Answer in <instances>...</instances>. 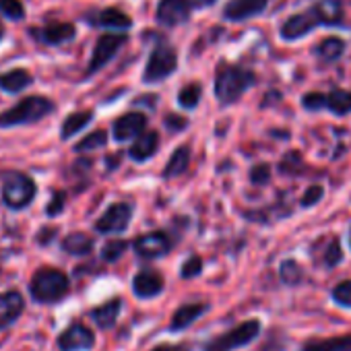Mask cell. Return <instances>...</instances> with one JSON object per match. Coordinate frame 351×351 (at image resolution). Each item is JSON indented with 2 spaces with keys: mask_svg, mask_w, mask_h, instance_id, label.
Returning a JSON list of instances; mask_svg holds the SVG:
<instances>
[{
  "mask_svg": "<svg viewBox=\"0 0 351 351\" xmlns=\"http://www.w3.org/2000/svg\"><path fill=\"white\" fill-rule=\"evenodd\" d=\"M256 75L238 64H223L215 75V97L221 106L236 104L252 85Z\"/></svg>",
  "mask_w": 351,
  "mask_h": 351,
  "instance_id": "6da1fadb",
  "label": "cell"
},
{
  "mask_svg": "<svg viewBox=\"0 0 351 351\" xmlns=\"http://www.w3.org/2000/svg\"><path fill=\"white\" fill-rule=\"evenodd\" d=\"M71 291L69 275L54 267H42L36 271L29 283V295L38 304H58Z\"/></svg>",
  "mask_w": 351,
  "mask_h": 351,
  "instance_id": "7a4b0ae2",
  "label": "cell"
},
{
  "mask_svg": "<svg viewBox=\"0 0 351 351\" xmlns=\"http://www.w3.org/2000/svg\"><path fill=\"white\" fill-rule=\"evenodd\" d=\"M56 104L44 95H29L23 97L19 104L9 108L0 114V128H13V126H25L44 120L46 116L54 114Z\"/></svg>",
  "mask_w": 351,
  "mask_h": 351,
  "instance_id": "3957f363",
  "label": "cell"
},
{
  "mask_svg": "<svg viewBox=\"0 0 351 351\" xmlns=\"http://www.w3.org/2000/svg\"><path fill=\"white\" fill-rule=\"evenodd\" d=\"M38 195V186L32 176L9 169L3 173V184H0V197L7 209L11 211H23L27 209Z\"/></svg>",
  "mask_w": 351,
  "mask_h": 351,
  "instance_id": "277c9868",
  "label": "cell"
},
{
  "mask_svg": "<svg viewBox=\"0 0 351 351\" xmlns=\"http://www.w3.org/2000/svg\"><path fill=\"white\" fill-rule=\"evenodd\" d=\"M176 69H178V52H176L169 44L161 42L153 48V52L145 64L143 83L153 85V83L165 81L169 75L176 73Z\"/></svg>",
  "mask_w": 351,
  "mask_h": 351,
  "instance_id": "5b68a950",
  "label": "cell"
},
{
  "mask_svg": "<svg viewBox=\"0 0 351 351\" xmlns=\"http://www.w3.org/2000/svg\"><path fill=\"white\" fill-rule=\"evenodd\" d=\"M261 320L252 318V320H244L242 324L230 328L228 332H223L221 337L211 339L209 343H205V351H234L240 349L244 345H250L258 335H261Z\"/></svg>",
  "mask_w": 351,
  "mask_h": 351,
  "instance_id": "8992f818",
  "label": "cell"
},
{
  "mask_svg": "<svg viewBox=\"0 0 351 351\" xmlns=\"http://www.w3.org/2000/svg\"><path fill=\"white\" fill-rule=\"evenodd\" d=\"M132 213H134V207L130 203H114L110 205L95 221L93 230L101 236H108V234H122L128 230L130 226V219H132Z\"/></svg>",
  "mask_w": 351,
  "mask_h": 351,
  "instance_id": "52a82bcc",
  "label": "cell"
},
{
  "mask_svg": "<svg viewBox=\"0 0 351 351\" xmlns=\"http://www.w3.org/2000/svg\"><path fill=\"white\" fill-rule=\"evenodd\" d=\"M128 42V36L126 34H106L101 36L95 46H93V54H91V60H89V66H87V77L95 75L97 71H101L118 52L120 48Z\"/></svg>",
  "mask_w": 351,
  "mask_h": 351,
  "instance_id": "ba28073f",
  "label": "cell"
},
{
  "mask_svg": "<svg viewBox=\"0 0 351 351\" xmlns=\"http://www.w3.org/2000/svg\"><path fill=\"white\" fill-rule=\"evenodd\" d=\"M132 248L141 258L151 261V258H161V256L169 254L173 248V240L167 232L157 230V232H147V234L134 238Z\"/></svg>",
  "mask_w": 351,
  "mask_h": 351,
  "instance_id": "9c48e42d",
  "label": "cell"
},
{
  "mask_svg": "<svg viewBox=\"0 0 351 351\" xmlns=\"http://www.w3.org/2000/svg\"><path fill=\"white\" fill-rule=\"evenodd\" d=\"M60 351H89L95 345V332L83 322L69 324L56 339Z\"/></svg>",
  "mask_w": 351,
  "mask_h": 351,
  "instance_id": "30bf717a",
  "label": "cell"
},
{
  "mask_svg": "<svg viewBox=\"0 0 351 351\" xmlns=\"http://www.w3.org/2000/svg\"><path fill=\"white\" fill-rule=\"evenodd\" d=\"M193 5L191 0H159L155 19L161 27H178L191 19Z\"/></svg>",
  "mask_w": 351,
  "mask_h": 351,
  "instance_id": "8fae6325",
  "label": "cell"
},
{
  "mask_svg": "<svg viewBox=\"0 0 351 351\" xmlns=\"http://www.w3.org/2000/svg\"><path fill=\"white\" fill-rule=\"evenodd\" d=\"M145 130H147V116L141 112H128L112 124V136L116 143L134 141Z\"/></svg>",
  "mask_w": 351,
  "mask_h": 351,
  "instance_id": "7c38bea8",
  "label": "cell"
},
{
  "mask_svg": "<svg viewBox=\"0 0 351 351\" xmlns=\"http://www.w3.org/2000/svg\"><path fill=\"white\" fill-rule=\"evenodd\" d=\"M318 25H320L318 19L310 9V11H304V13H298V15H291L289 19H285L281 25V38L287 42H295V40H302L304 36H308L310 32H314Z\"/></svg>",
  "mask_w": 351,
  "mask_h": 351,
  "instance_id": "4fadbf2b",
  "label": "cell"
},
{
  "mask_svg": "<svg viewBox=\"0 0 351 351\" xmlns=\"http://www.w3.org/2000/svg\"><path fill=\"white\" fill-rule=\"evenodd\" d=\"M163 289H165V281L157 271L143 269L132 277V293L138 300H153V298L161 295Z\"/></svg>",
  "mask_w": 351,
  "mask_h": 351,
  "instance_id": "5bb4252c",
  "label": "cell"
},
{
  "mask_svg": "<svg viewBox=\"0 0 351 351\" xmlns=\"http://www.w3.org/2000/svg\"><path fill=\"white\" fill-rule=\"evenodd\" d=\"M269 5V0H228L223 7V19L246 21L261 15Z\"/></svg>",
  "mask_w": 351,
  "mask_h": 351,
  "instance_id": "9a60e30c",
  "label": "cell"
},
{
  "mask_svg": "<svg viewBox=\"0 0 351 351\" xmlns=\"http://www.w3.org/2000/svg\"><path fill=\"white\" fill-rule=\"evenodd\" d=\"M25 312V298L19 291L0 293V330L15 324Z\"/></svg>",
  "mask_w": 351,
  "mask_h": 351,
  "instance_id": "2e32d148",
  "label": "cell"
},
{
  "mask_svg": "<svg viewBox=\"0 0 351 351\" xmlns=\"http://www.w3.org/2000/svg\"><path fill=\"white\" fill-rule=\"evenodd\" d=\"M207 310H209V304H203V302L182 304L178 310L173 312V316H171V320H169V330H171V332L186 330V328L193 326Z\"/></svg>",
  "mask_w": 351,
  "mask_h": 351,
  "instance_id": "e0dca14e",
  "label": "cell"
},
{
  "mask_svg": "<svg viewBox=\"0 0 351 351\" xmlns=\"http://www.w3.org/2000/svg\"><path fill=\"white\" fill-rule=\"evenodd\" d=\"M159 143H161V138H159L157 130H145L143 134H138L132 141V145L128 149V157L132 161H136V163H145V161H149L157 153Z\"/></svg>",
  "mask_w": 351,
  "mask_h": 351,
  "instance_id": "ac0fdd59",
  "label": "cell"
},
{
  "mask_svg": "<svg viewBox=\"0 0 351 351\" xmlns=\"http://www.w3.org/2000/svg\"><path fill=\"white\" fill-rule=\"evenodd\" d=\"M122 306H124L122 298H112V300H108L106 304L93 308V310L89 312V318L95 322L97 328L110 330V328L116 326V322H118V318H120V312H122Z\"/></svg>",
  "mask_w": 351,
  "mask_h": 351,
  "instance_id": "d6986e66",
  "label": "cell"
},
{
  "mask_svg": "<svg viewBox=\"0 0 351 351\" xmlns=\"http://www.w3.org/2000/svg\"><path fill=\"white\" fill-rule=\"evenodd\" d=\"M191 157H193V151L189 145H180L178 149H176L171 153V157L167 159L165 167H163V178L165 180H173V178H178V176H182L189 165H191Z\"/></svg>",
  "mask_w": 351,
  "mask_h": 351,
  "instance_id": "ffe728a7",
  "label": "cell"
},
{
  "mask_svg": "<svg viewBox=\"0 0 351 351\" xmlns=\"http://www.w3.org/2000/svg\"><path fill=\"white\" fill-rule=\"evenodd\" d=\"M32 85H34V77L25 69H13V71H7L0 75V89L11 95H17Z\"/></svg>",
  "mask_w": 351,
  "mask_h": 351,
  "instance_id": "44dd1931",
  "label": "cell"
},
{
  "mask_svg": "<svg viewBox=\"0 0 351 351\" xmlns=\"http://www.w3.org/2000/svg\"><path fill=\"white\" fill-rule=\"evenodd\" d=\"M75 36H77V27L73 23H50L38 34V38L46 46H60L64 42L75 40Z\"/></svg>",
  "mask_w": 351,
  "mask_h": 351,
  "instance_id": "7402d4cb",
  "label": "cell"
},
{
  "mask_svg": "<svg viewBox=\"0 0 351 351\" xmlns=\"http://www.w3.org/2000/svg\"><path fill=\"white\" fill-rule=\"evenodd\" d=\"M60 248H62V252H66L71 256H87L95 248V238L89 234H83V232H73L66 238H62Z\"/></svg>",
  "mask_w": 351,
  "mask_h": 351,
  "instance_id": "603a6c76",
  "label": "cell"
},
{
  "mask_svg": "<svg viewBox=\"0 0 351 351\" xmlns=\"http://www.w3.org/2000/svg\"><path fill=\"white\" fill-rule=\"evenodd\" d=\"M312 13L316 15L318 23H324V25H339L345 17L339 0H318L312 7Z\"/></svg>",
  "mask_w": 351,
  "mask_h": 351,
  "instance_id": "cb8c5ba5",
  "label": "cell"
},
{
  "mask_svg": "<svg viewBox=\"0 0 351 351\" xmlns=\"http://www.w3.org/2000/svg\"><path fill=\"white\" fill-rule=\"evenodd\" d=\"M302 351H351V332L330 339H310L302 345Z\"/></svg>",
  "mask_w": 351,
  "mask_h": 351,
  "instance_id": "d4e9b609",
  "label": "cell"
},
{
  "mask_svg": "<svg viewBox=\"0 0 351 351\" xmlns=\"http://www.w3.org/2000/svg\"><path fill=\"white\" fill-rule=\"evenodd\" d=\"M93 120V112L91 110H81V112H73L64 118L62 126H60V138L69 141L71 136L79 134L89 122Z\"/></svg>",
  "mask_w": 351,
  "mask_h": 351,
  "instance_id": "484cf974",
  "label": "cell"
},
{
  "mask_svg": "<svg viewBox=\"0 0 351 351\" xmlns=\"http://www.w3.org/2000/svg\"><path fill=\"white\" fill-rule=\"evenodd\" d=\"M97 25L99 27H106V29H116V32H122V29H128L132 27V19L122 13L120 9L116 7H110V9H104L97 17Z\"/></svg>",
  "mask_w": 351,
  "mask_h": 351,
  "instance_id": "4316f807",
  "label": "cell"
},
{
  "mask_svg": "<svg viewBox=\"0 0 351 351\" xmlns=\"http://www.w3.org/2000/svg\"><path fill=\"white\" fill-rule=\"evenodd\" d=\"M343 52H345V42H343L341 38H335V36L324 38V40L318 42L316 48H314V54H316L320 60H324V62H335V60H339V58L343 56Z\"/></svg>",
  "mask_w": 351,
  "mask_h": 351,
  "instance_id": "83f0119b",
  "label": "cell"
},
{
  "mask_svg": "<svg viewBox=\"0 0 351 351\" xmlns=\"http://www.w3.org/2000/svg\"><path fill=\"white\" fill-rule=\"evenodd\" d=\"M326 108L335 116H347V114H351V91H347V89H332L326 95Z\"/></svg>",
  "mask_w": 351,
  "mask_h": 351,
  "instance_id": "f1b7e54d",
  "label": "cell"
},
{
  "mask_svg": "<svg viewBox=\"0 0 351 351\" xmlns=\"http://www.w3.org/2000/svg\"><path fill=\"white\" fill-rule=\"evenodd\" d=\"M201 97H203V85L201 83H191V85H186V87L180 89V93H178V106L184 108V110H195L199 106Z\"/></svg>",
  "mask_w": 351,
  "mask_h": 351,
  "instance_id": "f546056e",
  "label": "cell"
},
{
  "mask_svg": "<svg viewBox=\"0 0 351 351\" xmlns=\"http://www.w3.org/2000/svg\"><path fill=\"white\" fill-rule=\"evenodd\" d=\"M279 277H281V281H283L285 285H300L302 279H304V271H302V267H300L298 261L287 258V261H283L281 267H279Z\"/></svg>",
  "mask_w": 351,
  "mask_h": 351,
  "instance_id": "4dcf8cb0",
  "label": "cell"
},
{
  "mask_svg": "<svg viewBox=\"0 0 351 351\" xmlns=\"http://www.w3.org/2000/svg\"><path fill=\"white\" fill-rule=\"evenodd\" d=\"M106 143H108V132H106V130H93V132H89L85 138H81L73 149H75L77 153H85V151L101 149V147H106Z\"/></svg>",
  "mask_w": 351,
  "mask_h": 351,
  "instance_id": "1f68e13d",
  "label": "cell"
},
{
  "mask_svg": "<svg viewBox=\"0 0 351 351\" xmlns=\"http://www.w3.org/2000/svg\"><path fill=\"white\" fill-rule=\"evenodd\" d=\"M126 248H128V242H126V240H120V238L110 240V242H106L104 248H101V261H104V263H116L118 258L124 256Z\"/></svg>",
  "mask_w": 351,
  "mask_h": 351,
  "instance_id": "d6a6232c",
  "label": "cell"
},
{
  "mask_svg": "<svg viewBox=\"0 0 351 351\" xmlns=\"http://www.w3.org/2000/svg\"><path fill=\"white\" fill-rule=\"evenodd\" d=\"M0 13L11 21H23L25 19V7L21 0H0Z\"/></svg>",
  "mask_w": 351,
  "mask_h": 351,
  "instance_id": "836d02e7",
  "label": "cell"
},
{
  "mask_svg": "<svg viewBox=\"0 0 351 351\" xmlns=\"http://www.w3.org/2000/svg\"><path fill=\"white\" fill-rule=\"evenodd\" d=\"M343 261V252H341V244L337 238H330L328 244L324 246V254H322V263L326 269H335L339 263Z\"/></svg>",
  "mask_w": 351,
  "mask_h": 351,
  "instance_id": "e575fe53",
  "label": "cell"
},
{
  "mask_svg": "<svg viewBox=\"0 0 351 351\" xmlns=\"http://www.w3.org/2000/svg\"><path fill=\"white\" fill-rule=\"evenodd\" d=\"M298 167H306L304 161H302V155H300L298 151L287 153V155L281 159V163H279V171H281V173H293V176H298V173L304 171V169H298Z\"/></svg>",
  "mask_w": 351,
  "mask_h": 351,
  "instance_id": "d590c367",
  "label": "cell"
},
{
  "mask_svg": "<svg viewBox=\"0 0 351 351\" xmlns=\"http://www.w3.org/2000/svg\"><path fill=\"white\" fill-rule=\"evenodd\" d=\"M203 273V258L199 254H193L191 258H186L182 263V269H180V277L182 279H195Z\"/></svg>",
  "mask_w": 351,
  "mask_h": 351,
  "instance_id": "8d00e7d4",
  "label": "cell"
},
{
  "mask_svg": "<svg viewBox=\"0 0 351 351\" xmlns=\"http://www.w3.org/2000/svg\"><path fill=\"white\" fill-rule=\"evenodd\" d=\"M332 300L335 304H339L341 308H351V279L341 281L335 285L332 289Z\"/></svg>",
  "mask_w": 351,
  "mask_h": 351,
  "instance_id": "74e56055",
  "label": "cell"
},
{
  "mask_svg": "<svg viewBox=\"0 0 351 351\" xmlns=\"http://www.w3.org/2000/svg\"><path fill=\"white\" fill-rule=\"evenodd\" d=\"M66 207V193L64 191H54L50 197V203L46 205V215L48 217H58Z\"/></svg>",
  "mask_w": 351,
  "mask_h": 351,
  "instance_id": "f35d334b",
  "label": "cell"
},
{
  "mask_svg": "<svg viewBox=\"0 0 351 351\" xmlns=\"http://www.w3.org/2000/svg\"><path fill=\"white\" fill-rule=\"evenodd\" d=\"M271 180V165L269 163H256L250 169V182L256 186H265Z\"/></svg>",
  "mask_w": 351,
  "mask_h": 351,
  "instance_id": "ab89813d",
  "label": "cell"
},
{
  "mask_svg": "<svg viewBox=\"0 0 351 351\" xmlns=\"http://www.w3.org/2000/svg\"><path fill=\"white\" fill-rule=\"evenodd\" d=\"M302 106H304V110H308V112H318V110L326 108V95H324V93H318V91L306 93V95L302 97Z\"/></svg>",
  "mask_w": 351,
  "mask_h": 351,
  "instance_id": "60d3db41",
  "label": "cell"
},
{
  "mask_svg": "<svg viewBox=\"0 0 351 351\" xmlns=\"http://www.w3.org/2000/svg\"><path fill=\"white\" fill-rule=\"evenodd\" d=\"M163 126L169 132H182L184 128H189V120L184 116H178V114H167L163 118Z\"/></svg>",
  "mask_w": 351,
  "mask_h": 351,
  "instance_id": "b9f144b4",
  "label": "cell"
},
{
  "mask_svg": "<svg viewBox=\"0 0 351 351\" xmlns=\"http://www.w3.org/2000/svg\"><path fill=\"white\" fill-rule=\"evenodd\" d=\"M322 195H324V189L320 186V184H312L306 193H304V197H302V207H314L320 199H322Z\"/></svg>",
  "mask_w": 351,
  "mask_h": 351,
  "instance_id": "7bdbcfd3",
  "label": "cell"
},
{
  "mask_svg": "<svg viewBox=\"0 0 351 351\" xmlns=\"http://www.w3.org/2000/svg\"><path fill=\"white\" fill-rule=\"evenodd\" d=\"M56 238V230L52 228V230H48V228H44L42 230V234L38 236V242L42 244V246H48L50 244V240H54Z\"/></svg>",
  "mask_w": 351,
  "mask_h": 351,
  "instance_id": "ee69618b",
  "label": "cell"
},
{
  "mask_svg": "<svg viewBox=\"0 0 351 351\" xmlns=\"http://www.w3.org/2000/svg\"><path fill=\"white\" fill-rule=\"evenodd\" d=\"M151 351H182V349L178 345H171V343H161V345L153 347Z\"/></svg>",
  "mask_w": 351,
  "mask_h": 351,
  "instance_id": "f6af8a7d",
  "label": "cell"
},
{
  "mask_svg": "<svg viewBox=\"0 0 351 351\" xmlns=\"http://www.w3.org/2000/svg\"><path fill=\"white\" fill-rule=\"evenodd\" d=\"M213 3H217V0H191L193 7H211Z\"/></svg>",
  "mask_w": 351,
  "mask_h": 351,
  "instance_id": "bcb514c9",
  "label": "cell"
},
{
  "mask_svg": "<svg viewBox=\"0 0 351 351\" xmlns=\"http://www.w3.org/2000/svg\"><path fill=\"white\" fill-rule=\"evenodd\" d=\"M0 40H3V27H0Z\"/></svg>",
  "mask_w": 351,
  "mask_h": 351,
  "instance_id": "7dc6e473",
  "label": "cell"
},
{
  "mask_svg": "<svg viewBox=\"0 0 351 351\" xmlns=\"http://www.w3.org/2000/svg\"><path fill=\"white\" fill-rule=\"evenodd\" d=\"M349 246H351V232H349Z\"/></svg>",
  "mask_w": 351,
  "mask_h": 351,
  "instance_id": "c3c4849f",
  "label": "cell"
}]
</instances>
